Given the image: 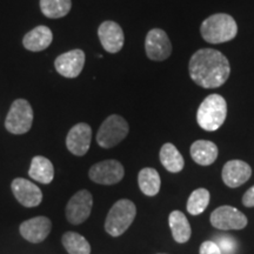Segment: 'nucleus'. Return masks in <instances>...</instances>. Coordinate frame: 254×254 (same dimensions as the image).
I'll return each instance as SVG.
<instances>
[{"mask_svg": "<svg viewBox=\"0 0 254 254\" xmlns=\"http://www.w3.org/2000/svg\"><path fill=\"white\" fill-rule=\"evenodd\" d=\"M192 80L204 88H217L227 81L231 73L228 59L213 49L196 51L189 64Z\"/></svg>", "mask_w": 254, "mask_h": 254, "instance_id": "obj_1", "label": "nucleus"}, {"mask_svg": "<svg viewBox=\"0 0 254 254\" xmlns=\"http://www.w3.org/2000/svg\"><path fill=\"white\" fill-rule=\"evenodd\" d=\"M200 33L209 44H222L236 38L238 25L231 15L213 14L205 19L200 27Z\"/></svg>", "mask_w": 254, "mask_h": 254, "instance_id": "obj_2", "label": "nucleus"}, {"mask_svg": "<svg viewBox=\"0 0 254 254\" xmlns=\"http://www.w3.org/2000/svg\"><path fill=\"white\" fill-rule=\"evenodd\" d=\"M227 117V104L220 94H211L202 101L196 112V122L202 129L217 131Z\"/></svg>", "mask_w": 254, "mask_h": 254, "instance_id": "obj_3", "label": "nucleus"}, {"mask_svg": "<svg viewBox=\"0 0 254 254\" xmlns=\"http://www.w3.org/2000/svg\"><path fill=\"white\" fill-rule=\"evenodd\" d=\"M136 214V207L131 200L122 199L111 207L105 221V230L112 237L125 233L132 225Z\"/></svg>", "mask_w": 254, "mask_h": 254, "instance_id": "obj_4", "label": "nucleus"}, {"mask_svg": "<svg viewBox=\"0 0 254 254\" xmlns=\"http://www.w3.org/2000/svg\"><path fill=\"white\" fill-rule=\"evenodd\" d=\"M128 124L123 117L112 114L101 124L97 133V142L103 148H112L120 144L128 134Z\"/></svg>", "mask_w": 254, "mask_h": 254, "instance_id": "obj_5", "label": "nucleus"}, {"mask_svg": "<svg viewBox=\"0 0 254 254\" xmlns=\"http://www.w3.org/2000/svg\"><path fill=\"white\" fill-rule=\"evenodd\" d=\"M32 123H33V110L30 103L25 99L13 101L6 117V129L13 134H24L30 131Z\"/></svg>", "mask_w": 254, "mask_h": 254, "instance_id": "obj_6", "label": "nucleus"}, {"mask_svg": "<svg viewBox=\"0 0 254 254\" xmlns=\"http://www.w3.org/2000/svg\"><path fill=\"white\" fill-rule=\"evenodd\" d=\"M209 220H211L212 226L222 231L243 230L247 226V218L245 214L232 206H220L214 209Z\"/></svg>", "mask_w": 254, "mask_h": 254, "instance_id": "obj_7", "label": "nucleus"}, {"mask_svg": "<svg viewBox=\"0 0 254 254\" xmlns=\"http://www.w3.org/2000/svg\"><path fill=\"white\" fill-rule=\"evenodd\" d=\"M93 207V196L88 190H81L69 199L66 206V218L73 225L82 224L90 217Z\"/></svg>", "mask_w": 254, "mask_h": 254, "instance_id": "obj_8", "label": "nucleus"}, {"mask_svg": "<svg viewBox=\"0 0 254 254\" xmlns=\"http://www.w3.org/2000/svg\"><path fill=\"white\" fill-rule=\"evenodd\" d=\"M125 174L124 166L117 160H104L90 168V179L100 185H114L122 182Z\"/></svg>", "mask_w": 254, "mask_h": 254, "instance_id": "obj_9", "label": "nucleus"}, {"mask_svg": "<svg viewBox=\"0 0 254 254\" xmlns=\"http://www.w3.org/2000/svg\"><path fill=\"white\" fill-rule=\"evenodd\" d=\"M145 50L146 55L151 60L163 62L172 53V44L166 32L160 28H153L146 36Z\"/></svg>", "mask_w": 254, "mask_h": 254, "instance_id": "obj_10", "label": "nucleus"}, {"mask_svg": "<svg viewBox=\"0 0 254 254\" xmlns=\"http://www.w3.org/2000/svg\"><path fill=\"white\" fill-rule=\"evenodd\" d=\"M11 189L19 204L25 207H37L43 200V192L39 187L24 178H15L11 184Z\"/></svg>", "mask_w": 254, "mask_h": 254, "instance_id": "obj_11", "label": "nucleus"}, {"mask_svg": "<svg viewBox=\"0 0 254 254\" xmlns=\"http://www.w3.org/2000/svg\"><path fill=\"white\" fill-rule=\"evenodd\" d=\"M92 140V128L85 123H79L69 129L66 136V146L72 154L82 157L90 150Z\"/></svg>", "mask_w": 254, "mask_h": 254, "instance_id": "obj_12", "label": "nucleus"}, {"mask_svg": "<svg viewBox=\"0 0 254 254\" xmlns=\"http://www.w3.org/2000/svg\"><path fill=\"white\" fill-rule=\"evenodd\" d=\"M85 65V53L81 50H72L56 59L57 72L65 78H77Z\"/></svg>", "mask_w": 254, "mask_h": 254, "instance_id": "obj_13", "label": "nucleus"}, {"mask_svg": "<svg viewBox=\"0 0 254 254\" xmlns=\"http://www.w3.org/2000/svg\"><path fill=\"white\" fill-rule=\"evenodd\" d=\"M52 230V222L46 217H36L24 221L19 227L21 237L32 244L43 243Z\"/></svg>", "mask_w": 254, "mask_h": 254, "instance_id": "obj_14", "label": "nucleus"}, {"mask_svg": "<svg viewBox=\"0 0 254 254\" xmlns=\"http://www.w3.org/2000/svg\"><path fill=\"white\" fill-rule=\"evenodd\" d=\"M222 182L231 189L245 184L252 176V168L243 160H230L222 168Z\"/></svg>", "mask_w": 254, "mask_h": 254, "instance_id": "obj_15", "label": "nucleus"}, {"mask_svg": "<svg viewBox=\"0 0 254 254\" xmlns=\"http://www.w3.org/2000/svg\"><path fill=\"white\" fill-rule=\"evenodd\" d=\"M98 37L101 45L109 53H117L124 46L123 28L114 21H104L98 28Z\"/></svg>", "mask_w": 254, "mask_h": 254, "instance_id": "obj_16", "label": "nucleus"}, {"mask_svg": "<svg viewBox=\"0 0 254 254\" xmlns=\"http://www.w3.org/2000/svg\"><path fill=\"white\" fill-rule=\"evenodd\" d=\"M53 40V33L49 27L37 26L24 37V47L32 52L46 50Z\"/></svg>", "mask_w": 254, "mask_h": 254, "instance_id": "obj_17", "label": "nucleus"}, {"mask_svg": "<svg viewBox=\"0 0 254 254\" xmlns=\"http://www.w3.org/2000/svg\"><path fill=\"white\" fill-rule=\"evenodd\" d=\"M218 153L217 145L208 140H196L190 146V157L201 166L213 164L217 160Z\"/></svg>", "mask_w": 254, "mask_h": 254, "instance_id": "obj_18", "label": "nucleus"}, {"mask_svg": "<svg viewBox=\"0 0 254 254\" xmlns=\"http://www.w3.org/2000/svg\"><path fill=\"white\" fill-rule=\"evenodd\" d=\"M28 176L32 179L41 184H50L55 177V167L49 159L41 155H37L32 159V163L28 170Z\"/></svg>", "mask_w": 254, "mask_h": 254, "instance_id": "obj_19", "label": "nucleus"}, {"mask_svg": "<svg viewBox=\"0 0 254 254\" xmlns=\"http://www.w3.org/2000/svg\"><path fill=\"white\" fill-rule=\"evenodd\" d=\"M168 224L172 231L173 239L177 243L185 244L190 240L192 231H190V222L183 212L173 211L168 217Z\"/></svg>", "mask_w": 254, "mask_h": 254, "instance_id": "obj_20", "label": "nucleus"}, {"mask_svg": "<svg viewBox=\"0 0 254 254\" xmlns=\"http://www.w3.org/2000/svg\"><path fill=\"white\" fill-rule=\"evenodd\" d=\"M160 163L166 168L168 172L178 173L183 171L185 166V160H184L182 153L178 151V148L173 144H165L160 150Z\"/></svg>", "mask_w": 254, "mask_h": 254, "instance_id": "obj_21", "label": "nucleus"}, {"mask_svg": "<svg viewBox=\"0 0 254 254\" xmlns=\"http://www.w3.org/2000/svg\"><path fill=\"white\" fill-rule=\"evenodd\" d=\"M138 184L141 192L147 196L157 195L160 190L161 180L157 170L152 167H145L138 174Z\"/></svg>", "mask_w": 254, "mask_h": 254, "instance_id": "obj_22", "label": "nucleus"}, {"mask_svg": "<svg viewBox=\"0 0 254 254\" xmlns=\"http://www.w3.org/2000/svg\"><path fill=\"white\" fill-rule=\"evenodd\" d=\"M71 0H40V9L43 14L51 19L65 17L71 11Z\"/></svg>", "mask_w": 254, "mask_h": 254, "instance_id": "obj_23", "label": "nucleus"}, {"mask_svg": "<svg viewBox=\"0 0 254 254\" xmlns=\"http://www.w3.org/2000/svg\"><path fill=\"white\" fill-rule=\"evenodd\" d=\"M63 245L68 254H90L91 245L84 237L75 232H66L63 236Z\"/></svg>", "mask_w": 254, "mask_h": 254, "instance_id": "obj_24", "label": "nucleus"}, {"mask_svg": "<svg viewBox=\"0 0 254 254\" xmlns=\"http://www.w3.org/2000/svg\"><path fill=\"white\" fill-rule=\"evenodd\" d=\"M209 204V192L206 189L193 190L187 201V211L192 215H199L207 208Z\"/></svg>", "mask_w": 254, "mask_h": 254, "instance_id": "obj_25", "label": "nucleus"}, {"mask_svg": "<svg viewBox=\"0 0 254 254\" xmlns=\"http://www.w3.org/2000/svg\"><path fill=\"white\" fill-rule=\"evenodd\" d=\"M222 254H234L237 251V241L231 236H219L214 241Z\"/></svg>", "mask_w": 254, "mask_h": 254, "instance_id": "obj_26", "label": "nucleus"}, {"mask_svg": "<svg viewBox=\"0 0 254 254\" xmlns=\"http://www.w3.org/2000/svg\"><path fill=\"white\" fill-rule=\"evenodd\" d=\"M200 254H222L214 241H205L200 246Z\"/></svg>", "mask_w": 254, "mask_h": 254, "instance_id": "obj_27", "label": "nucleus"}, {"mask_svg": "<svg viewBox=\"0 0 254 254\" xmlns=\"http://www.w3.org/2000/svg\"><path fill=\"white\" fill-rule=\"evenodd\" d=\"M243 204L246 207H254V186L247 190V192L243 196Z\"/></svg>", "mask_w": 254, "mask_h": 254, "instance_id": "obj_28", "label": "nucleus"}]
</instances>
